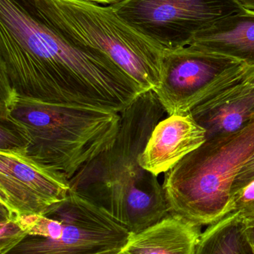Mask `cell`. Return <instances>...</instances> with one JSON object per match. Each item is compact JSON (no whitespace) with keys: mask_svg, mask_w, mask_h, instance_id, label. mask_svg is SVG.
Masks as SVG:
<instances>
[{"mask_svg":"<svg viewBox=\"0 0 254 254\" xmlns=\"http://www.w3.org/2000/svg\"><path fill=\"white\" fill-rule=\"evenodd\" d=\"M70 179L21 151H0V204L20 217L43 214L68 196Z\"/></svg>","mask_w":254,"mask_h":254,"instance_id":"obj_9","label":"cell"},{"mask_svg":"<svg viewBox=\"0 0 254 254\" xmlns=\"http://www.w3.org/2000/svg\"><path fill=\"white\" fill-rule=\"evenodd\" d=\"M254 152V122L234 134L207 139L165 173L170 214L199 226L223 219L234 180Z\"/></svg>","mask_w":254,"mask_h":254,"instance_id":"obj_4","label":"cell"},{"mask_svg":"<svg viewBox=\"0 0 254 254\" xmlns=\"http://www.w3.org/2000/svg\"><path fill=\"white\" fill-rule=\"evenodd\" d=\"M246 231L254 251V220L246 221Z\"/></svg>","mask_w":254,"mask_h":254,"instance_id":"obj_19","label":"cell"},{"mask_svg":"<svg viewBox=\"0 0 254 254\" xmlns=\"http://www.w3.org/2000/svg\"><path fill=\"white\" fill-rule=\"evenodd\" d=\"M243 7L254 10V0H239Z\"/></svg>","mask_w":254,"mask_h":254,"instance_id":"obj_21","label":"cell"},{"mask_svg":"<svg viewBox=\"0 0 254 254\" xmlns=\"http://www.w3.org/2000/svg\"><path fill=\"white\" fill-rule=\"evenodd\" d=\"M194 254H254L248 239L246 221L229 215L201 234Z\"/></svg>","mask_w":254,"mask_h":254,"instance_id":"obj_14","label":"cell"},{"mask_svg":"<svg viewBox=\"0 0 254 254\" xmlns=\"http://www.w3.org/2000/svg\"><path fill=\"white\" fill-rule=\"evenodd\" d=\"M22 218L28 234L5 254H103L122 250L131 234L71 189L43 214Z\"/></svg>","mask_w":254,"mask_h":254,"instance_id":"obj_6","label":"cell"},{"mask_svg":"<svg viewBox=\"0 0 254 254\" xmlns=\"http://www.w3.org/2000/svg\"><path fill=\"white\" fill-rule=\"evenodd\" d=\"M254 66L192 46L164 49L161 80L154 92L169 116L189 114L217 92L243 81Z\"/></svg>","mask_w":254,"mask_h":254,"instance_id":"obj_7","label":"cell"},{"mask_svg":"<svg viewBox=\"0 0 254 254\" xmlns=\"http://www.w3.org/2000/svg\"><path fill=\"white\" fill-rule=\"evenodd\" d=\"M165 113L153 90L140 94L121 112L113 146L70 180L72 190L101 207L131 234L141 232L170 214L158 176L139 163Z\"/></svg>","mask_w":254,"mask_h":254,"instance_id":"obj_2","label":"cell"},{"mask_svg":"<svg viewBox=\"0 0 254 254\" xmlns=\"http://www.w3.org/2000/svg\"><path fill=\"white\" fill-rule=\"evenodd\" d=\"M40 17L75 44L101 52L144 92L161 80L164 49L121 19L110 6L85 0H33Z\"/></svg>","mask_w":254,"mask_h":254,"instance_id":"obj_5","label":"cell"},{"mask_svg":"<svg viewBox=\"0 0 254 254\" xmlns=\"http://www.w3.org/2000/svg\"><path fill=\"white\" fill-rule=\"evenodd\" d=\"M254 182V152L237 174L232 188V196L245 187Z\"/></svg>","mask_w":254,"mask_h":254,"instance_id":"obj_18","label":"cell"},{"mask_svg":"<svg viewBox=\"0 0 254 254\" xmlns=\"http://www.w3.org/2000/svg\"><path fill=\"white\" fill-rule=\"evenodd\" d=\"M189 46L254 66V10L244 8L197 33Z\"/></svg>","mask_w":254,"mask_h":254,"instance_id":"obj_12","label":"cell"},{"mask_svg":"<svg viewBox=\"0 0 254 254\" xmlns=\"http://www.w3.org/2000/svg\"><path fill=\"white\" fill-rule=\"evenodd\" d=\"M237 215L245 221L254 220V182L236 192L224 217Z\"/></svg>","mask_w":254,"mask_h":254,"instance_id":"obj_17","label":"cell"},{"mask_svg":"<svg viewBox=\"0 0 254 254\" xmlns=\"http://www.w3.org/2000/svg\"><path fill=\"white\" fill-rule=\"evenodd\" d=\"M0 69L18 96L121 112L145 92L98 51L47 25L33 0H0Z\"/></svg>","mask_w":254,"mask_h":254,"instance_id":"obj_1","label":"cell"},{"mask_svg":"<svg viewBox=\"0 0 254 254\" xmlns=\"http://www.w3.org/2000/svg\"><path fill=\"white\" fill-rule=\"evenodd\" d=\"M121 251H113V252H107L103 254H118Z\"/></svg>","mask_w":254,"mask_h":254,"instance_id":"obj_23","label":"cell"},{"mask_svg":"<svg viewBox=\"0 0 254 254\" xmlns=\"http://www.w3.org/2000/svg\"><path fill=\"white\" fill-rule=\"evenodd\" d=\"M110 7L164 49L189 46L197 33L244 8L239 0H124Z\"/></svg>","mask_w":254,"mask_h":254,"instance_id":"obj_8","label":"cell"},{"mask_svg":"<svg viewBox=\"0 0 254 254\" xmlns=\"http://www.w3.org/2000/svg\"><path fill=\"white\" fill-rule=\"evenodd\" d=\"M85 1L95 3V4H101V5L111 6L121 2V1H124V0H85Z\"/></svg>","mask_w":254,"mask_h":254,"instance_id":"obj_20","label":"cell"},{"mask_svg":"<svg viewBox=\"0 0 254 254\" xmlns=\"http://www.w3.org/2000/svg\"><path fill=\"white\" fill-rule=\"evenodd\" d=\"M249 77L212 95L189 113L206 130L207 139L234 134L254 122V86Z\"/></svg>","mask_w":254,"mask_h":254,"instance_id":"obj_11","label":"cell"},{"mask_svg":"<svg viewBox=\"0 0 254 254\" xmlns=\"http://www.w3.org/2000/svg\"><path fill=\"white\" fill-rule=\"evenodd\" d=\"M206 140V130L190 114L169 116L155 127L139 163L155 176L166 173Z\"/></svg>","mask_w":254,"mask_h":254,"instance_id":"obj_10","label":"cell"},{"mask_svg":"<svg viewBox=\"0 0 254 254\" xmlns=\"http://www.w3.org/2000/svg\"><path fill=\"white\" fill-rule=\"evenodd\" d=\"M0 151L27 152L31 139L25 125L8 109L0 110Z\"/></svg>","mask_w":254,"mask_h":254,"instance_id":"obj_15","label":"cell"},{"mask_svg":"<svg viewBox=\"0 0 254 254\" xmlns=\"http://www.w3.org/2000/svg\"><path fill=\"white\" fill-rule=\"evenodd\" d=\"M7 109L28 130L27 155L58 169L70 180L113 146L120 127V113L97 107L16 95Z\"/></svg>","mask_w":254,"mask_h":254,"instance_id":"obj_3","label":"cell"},{"mask_svg":"<svg viewBox=\"0 0 254 254\" xmlns=\"http://www.w3.org/2000/svg\"><path fill=\"white\" fill-rule=\"evenodd\" d=\"M199 225L169 214L129 240L118 254H194L201 237Z\"/></svg>","mask_w":254,"mask_h":254,"instance_id":"obj_13","label":"cell"},{"mask_svg":"<svg viewBox=\"0 0 254 254\" xmlns=\"http://www.w3.org/2000/svg\"><path fill=\"white\" fill-rule=\"evenodd\" d=\"M27 234L22 218L0 204V254L10 252Z\"/></svg>","mask_w":254,"mask_h":254,"instance_id":"obj_16","label":"cell"},{"mask_svg":"<svg viewBox=\"0 0 254 254\" xmlns=\"http://www.w3.org/2000/svg\"><path fill=\"white\" fill-rule=\"evenodd\" d=\"M248 81L254 86V72L248 79Z\"/></svg>","mask_w":254,"mask_h":254,"instance_id":"obj_22","label":"cell"}]
</instances>
